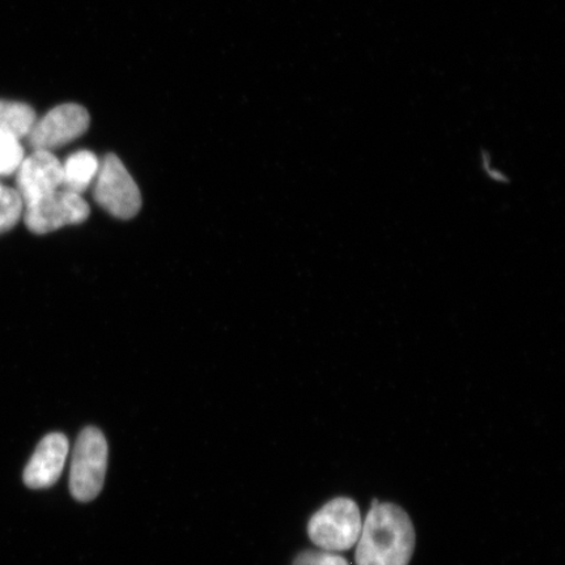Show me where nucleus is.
I'll return each mask as SVG.
<instances>
[{
	"label": "nucleus",
	"mask_w": 565,
	"mask_h": 565,
	"mask_svg": "<svg viewBox=\"0 0 565 565\" xmlns=\"http://www.w3.org/2000/svg\"><path fill=\"white\" fill-rule=\"evenodd\" d=\"M415 548V529L401 507H372L356 548V565H408Z\"/></svg>",
	"instance_id": "obj_1"
},
{
	"label": "nucleus",
	"mask_w": 565,
	"mask_h": 565,
	"mask_svg": "<svg viewBox=\"0 0 565 565\" xmlns=\"http://www.w3.org/2000/svg\"><path fill=\"white\" fill-rule=\"evenodd\" d=\"M108 451L100 429L88 427L77 437L70 471V491L77 501L88 503L102 492Z\"/></svg>",
	"instance_id": "obj_2"
},
{
	"label": "nucleus",
	"mask_w": 565,
	"mask_h": 565,
	"mask_svg": "<svg viewBox=\"0 0 565 565\" xmlns=\"http://www.w3.org/2000/svg\"><path fill=\"white\" fill-rule=\"evenodd\" d=\"M363 522L355 501L338 498L316 512L308 524L309 539L315 545L334 553L356 545Z\"/></svg>",
	"instance_id": "obj_3"
},
{
	"label": "nucleus",
	"mask_w": 565,
	"mask_h": 565,
	"mask_svg": "<svg viewBox=\"0 0 565 565\" xmlns=\"http://www.w3.org/2000/svg\"><path fill=\"white\" fill-rule=\"evenodd\" d=\"M95 201L111 216L129 221L139 214L141 194L121 159L109 153L100 161L95 179Z\"/></svg>",
	"instance_id": "obj_4"
},
{
	"label": "nucleus",
	"mask_w": 565,
	"mask_h": 565,
	"mask_svg": "<svg viewBox=\"0 0 565 565\" xmlns=\"http://www.w3.org/2000/svg\"><path fill=\"white\" fill-rule=\"evenodd\" d=\"M90 214L83 195L58 190L52 195L24 204V222L33 233L46 235L67 225L82 224Z\"/></svg>",
	"instance_id": "obj_5"
},
{
	"label": "nucleus",
	"mask_w": 565,
	"mask_h": 565,
	"mask_svg": "<svg viewBox=\"0 0 565 565\" xmlns=\"http://www.w3.org/2000/svg\"><path fill=\"white\" fill-rule=\"evenodd\" d=\"M89 113L79 104H63L47 111L41 119H35L28 143L34 151L53 152L81 138L88 130Z\"/></svg>",
	"instance_id": "obj_6"
},
{
	"label": "nucleus",
	"mask_w": 565,
	"mask_h": 565,
	"mask_svg": "<svg viewBox=\"0 0 565 565\" xmlns=\"http://www.w3.org/2000/svg\"><path fill=\"white\" fill-rule=\"evenodd\" d=\"M18 193L23 204L41 200L63 189L62 162L53 152L34 151L18 169Z\"/></svg>",
	"instance_id": "obj_7"
},
{
	"label": "nucleus",
	"mask_w": 565,
	"mask_h": 565,
	"mask_svg": "<svg viewBox=\"0 0 565 565\" xmlns=\"http://www.w3.org/2000/svg\"><path fill=\"white\" fill-rule=\"evenodd\" d=\"M70 444L62 434L44 437L24 470V483L32 490L49 489L62 476L68 456Z\"/></svg>",
	"instance_id": "obj_8"
},
{
	"label": "nucleus",
	"mask_w": 565,
	"mask_h": 565,
	"mask_svg": "<svg viewBox=\"0 0 565 565\" xmlns=\"http://www.w3.org/2000/svg\"><path fill=\"white\" fill-rule=\"evenodd\" d=\"M98 168H100V161L94 152L77 151L70 154L68 159L62 164V188L67 192L83 195L95 182Z\"/></svg>",
	"instance_id": "obj_9"
},
{
	"label": "nucleus",
	"mask_w": 565,
	"mask_h": 565,
	"mask_svg": "<svg viewBox=\"0 0 565 565\" xmlns=\"http://www.w3.org/2000/svg\"><path fill=\"white\" fill-rule=\"evenodd\" d=\"M35 119L38 117L30 105L0 100V132L21 140L31 132Z\"/></svg>",
	"instance_id": "obj_10"
},
{
	"label": "nucleus",
	"mask_w": 565,
	"mask_h": 565,
	"mask_svg": "<svg viewBox=\"0 0 565 565\" xmlns=\"http://www.w3.org/2000/svg\"><path fill=\"white\" fill-rule=\"evenodd\" d=\"M24 204L17 189L0 190V235L12 230L23 216Z\"/></svg>",
	"instance_id": "obj_11"
},
{
	"label": "nucleus",
	"mask_w": 565,
	"mask_h": 565,
	"mask_svg": "<svg viewBox=\"0 0 565 565\" xmlns=\"http://www.w3.org/2000/svg\"><path fill=\"white\" fill-rule=\"evenodd\" d=\"M24 158L20 140L0 132V175L17 173Z\"/></svg>",
	"instance_id": "obj_12"
},
{
	"label": "nucleus",
	"mask_w": 565,
	"mask_h": 565,
	"mask_svg": "<svg viewBox=\"0 0 565 565\" xmlns=\"http://www.w3.org/2000/svg\"><path fill=\"white\" fill-rule=\"evenodd\" d=\"M294 565H350L344 557L329 551H306L296 557Z\"/></svg>",
	"instance_id": "obj_13"
},
{
	"label": "nucleus",
	"mask_w": 565,
	"mask_h": 565,
	"mask_svg": "<svg viewBox=\"0 0 565 565\" xmlns=\"http://www.w3.org/2000/svg\"><path fill=\"white\" fill-rule=\"evenodd\" d=\"M2 188H3V186H2V185H0V190H2Z\"/></svg>",
	"instance_id": "obj_14"
}]
</instances>
